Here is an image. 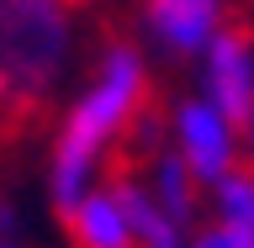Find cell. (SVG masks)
Wrapping results in <instances>:
<instances>
[{
    "mask_svg": "<svg viewBox=\"0 0 254 248\" xmlns=\"http://www.w3.org/2000/svg\"><path fill=\"white\" fill-rule=\"evenodd\" d=\"M59 222H64V233H69L74 248H138V238H132V227H127L117 196L101 190V185H95L74 211H64Z\"/></svg>",
    "mask_w": 254,
    "mask_h": 248,
    "instance_id": "8992f818",
    "label": "cell"
},
{
    "mask_svg": "<svg viewBox=\"0 0 254 248\" xmlns=\"http://www.w3.org/2000/svg\"><path fill=\"white\" fill-rule=\"evenodd\" d=\"M143 21L154 32L164 53H206L212 37L228 27V5L222 0H143Z\"/></svg>",
    "mask_w": 254,
    "mask_h": 248,
    "instance_id": "5b68a950",
    "label": "cell"
},
{
    "mask_svg": "<svg viewBox=\"0 0 254 248\" xmlns=\"http://www.w3.org/2000/svg\"><path fill=\"white\" fill-rule=\"evenodd\" d=\"M148 169H154V185H148V190L159 196V206L170 211L175 227H186V222L196 217V190H201V180H196V174H190V164H186L180 153H170V148H164Z\"/></svg>",
    "mask_w": 254,
    "mask_h": 248,
    "instance_id": "52a82bcc",
    "label": "cell"
},
{
    "mask_svg": "<svg viewBox=\"0 0 254 248\" xmlns=\"http://www.w3.org/2000/svg\"><path fill=\"white\" fill-rule=\"evenodd\" d=\"M190 248H249V243H238L228 227H217V222H212V227H201V233H196V243H190Z\"/></svg>",
    "mask_w": 254,
    "mask_h": 248,
    "instance_id": "9c48e42d",
    "label": "cell"
},
{
    "mask_svg": "<svg viewBox=\"0 0 254 248\" xmlns=\"http://www.w3.org/2000/svg\"><path fill=\"white\" fill-rule=\"evenodd\" d=\"M74 53L64 0H0V143L48 122Z\"/></svg>",
    "mask_w": 254,
    "mask_h": 248,
    "instance_id": "7a4b0ae2",
    "label": "cell"
},
{
    "mask_svg": "<svg viewBox=\"0 0 254 248\" xmlns=\"http://www.w3.org/2000/svg\"><path fill=\"white\" fill-rule=\"evenodd\" d=\"M0 248H21V243H16V227H11V217H5V206H0Z\"/></svg>",
    "mask_w": 254,
    "mask_h": 248,
    "instance_id": "30bf717a",
    "label": "cell"
},
{
    "mask_svg": "<svg viewBox=\"0 0 254 248\" xmlns=\"http://www.w3.org/2000/svg\"><path fill=\"white\" fill-rule=\"evenodd\" d=\"M64 5H85V0H64Z\"/></svg>",
    "mask_w": 254,
    "mask_h": 248,
    "instance_id": "7c38bea8",
    "label": "cell"
},
{
    "mask_svg": "<svg viewBox=\"0 0 254 248\" xmlns=\"http://www.w3.org/2000/svg\"><path fill=\"white\" fill-rule=\"evenodd\" d=\"M175 138H180L175 153L190 164V174L201 185H217L222 174L233 169V127L206 100H180L175 106Z\"/></svg>",
    "mask_w": 254,
    "mask_h": 248,
    "instance_id": "277c9868",
    "label": "cell"
},
{
    "mask_svg": "<svg viewBox=\"0 0 254 248\" xmlns=\"http://www.w3.org/2000/svg\"><path fill=\"white\" fill-rule=\"evenodd\" d=\"M249 143H254V116H249Z\"/></svg>",
    "mask_w": 254,
    "mask_h": 248,
    "instance_id": "8fae6325",
    "label": "cell"
},
{
    "mask_svg": "<svg viewBox=\"0 0 254 248\" xmlns=\"http://www.w3.org/2000/svg\"><path fill=\"white\" fill-rule=\"evenodd\" d=\"M217 227H228L238 243L254 248V169L244 164H233L217 180Z\"/></svg>",
    "mask_w": 254,
    "mask_h": 248,
    "instance_id": "ba28073f",
    "label": "cell"
},
{
    "mask_svg": "<svg viewBox=\"0 0 254 248\" xmlns=\"http://www.w3.org/2000/svg\"><path fill=\"white\" fill-rule=\"evenodd\" d=\"M206 106L233 132L254 116V37L238 16H228V27L206 48Z\"/></svg>",
    "mask_w": 254,
    "mask_h": 248,
    "instance_id": "3957f363",
    "label": "cell"
},
{
    "mask_svg": "<svg viewBox=\"0 0 254 248\" xmlns=\"http://www.w3.org/2000/svg\"><path fill=\"white\" fill-rule=\"evenodd\" d=\"M159 95L148 85L143 53L127 37H111L106 53H101V69H95V85L69 106L59 138H53V206H59V217L74 211L95 190L90 174L101 169V158L132 132V122Z\"/></svg>",
    "mask_w": 254,
    "mask_h": 248,
    "instance_id": "6da1fadb",
    "label": "cell"
}]
</instances>
